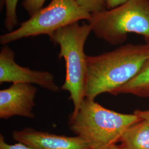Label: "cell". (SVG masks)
I'll use <instances>...</instances> for the list:
<instances>
[{
	"label": "cell",
	"instance_id": "6da1fadb",
	"mask_svg": "<svg viewBox=\"0 0 149 149\" xmlns=\"http://www.w3.org/2000/svg\"><path fill=\"white\" fill-rule=\"evenodd\" d=\"M149 58V44L129 43L108 52L86 57L85 96L95 100L112 95L137 74Z\"/></svg>",
	"mask_w": 149,
	"mask_h": 149
},
{
	"label": "cell",
	"instance_id": "7a4b0ae2",
	"mask_svg": "<svg viewBox=\"0 0 149 149\" xmlns=\"http://www.w3.org/2000/svg\"><path fill=\"white\" fill-rule=\"evenodd\" d=\"M141 119L134 114H124L103 107L85 98L70 114V129L85 139L91 149H107L119 142L123 134Z\"/></svg>",
	"mask_w": 149,
	"mask_h": 149
},
{
	"label": "cell",
	"instance_id": "3957f363",
	"mask_svg": "<svg viewBox=\"0 0 149 149\" xmlns=\"http://www.w3.org/2000/svg\"><path fill=\"white\" fill-rule=\"evenodd\" d=\"M88 24L96 37L111 45L124 43L134 33L149 44V0H129L111 10L92 14Z\"/></svg>",
	"mask_w": 149,
	"mask_h": 149
},
{
	"label": "cell",
	"instance_id": "277c9868",
	"mask_svg": "<svg viewBox=\"0 0 149 149\" xmlns=\"http://www.w3.org/2000/svg\"><path fill=\"white\" fill-rule=\"evenodd\" d=\"M92 27L89 24L76 22L54 33L52 42L59 45V58L66 64V76L61 89L70 93L74 104L73 112L79 108L85 98V83L86 57L84 46Z\"/></svg>",
	"mask_w": 149,
	"mask_h": 149
},
{
	"label": "cell",
	"instance_id": "5b68a950",
	"mask_svg": "<svg viewBox=\"0 0 149 149\" xmlns=\"http://www.w3.org/2000/svg\"><path fill=\"white\" fill-rule=\"evenodd\" d=\"M91 15L81 7L76 0H52L45 8L37 11L15 31L0 37V43L5 45L24 38L48 35L50 40L59 29L80 20L89 21Z\"/></svg>",
	"mask_w": 149,
	"mask_h": 149
},
{
	"label": "cell",
	"instance_id": "8992f818",
	"mask_svg": "<svg viewBox=\"0 0 149 149\" xmlns=\"http://www.w3.org/2000/svg\"><path fill=\"white\" fill-rule=\"evenodd\" d=\"M15 54L7 45H3L0 52V84L10 82L37 85L47 90L58 92L59 86L55 77L48 71L32 70L17 64Z\"/></svg>",
	"mask_w": 149,
	"mask_h": 149
},
{
	"label": "cell",
	"instance_id": "52a82bcc",
	"mask_svg": "<svg viewBox=\"0 0 149 149\" xmlns=\"http://www.w3.org/2000/svg\"><path fill=\"white\" fill-rule=\"evenodd\" d=\"M37 88L29 84H13L0 91V118L8 119L15 116L33 119Z\"/></svg>",
	"mask_w": 149,
	"mask_h": 149
},
{
	"label": "cell",
	"instance_id": "ba28073f",
	"mask_svg": "<svg viewBox=\"0 0 149 149\" xmlns=\"http://www.w3.org/2000/svg\"><path fill=\"white\" fill-rule=\"evenodd\" d=\"M12 138L32 149H91L85 140L79 136L56 135L33 128L15 130Z\"/></svg>",
	"mask_w": 149,
	"mask_h": 149
},
{
	"label": "cell",
	"instance_id": "9c48e42d",
	"mask_svg": "<svg viewBox=\"0 0 149 149\" xmlns=\"http://www.w3.org/2000/svg\"><path fill=\"white\" fill-rule=\"evenodd\" d=\"M120 144L128 149H149V126L143 120L134 123L123 134Z\"/></svg>",
	"mask_w": 149,
	"mask_h": 149
},
{
	"label": "cell",
	"instance_id": "30bf717a",
	"mask_svg": "<svg viewBox=\"0 0 149 149\" xmlns=\"http://www.w3.org/2000/svg\"><path fill=\"white\" fill-rule=\"evenodd\" d=\"M121 94L149 98V58L132 80L115 91L112 95L117 96Z\"/></svg>",
	"mask_w": 149,
	"mask_h": 149
},
{
	"label": "cell",
	"instance_id": "8fae6325",
	"mask_svg": "<svg viewBox=\"0 0 149 149\" xmlns=\"http://www.w3.org/2000/svg\"><path fill=\"white\" fill-rule=\"evenodd\" d=\"M4 1L6 6L5 27L11 32L17 23L16 10L18 0Z\"/></svg>",
	"mask_w": 149,
	"mask_h": 149
},
{
	"label": "cell",
	"instance_id": "7c38bea8",
	"mask_svg": "<svg viewBox=\"0 0 149 149\" xmlns=\"http://www.w3.org/2000/svg\"><path fill=\"white\" fill-rule=\"evenodd\" d=\"M77 4L91 15L106 10L105 0H76Z\"/></svg>",
	"mask_w": 149,
	"mask_h": 149
},
{
	"label": "cell",
	"instance_id": "4fadbf2b",
	"mask_svg": "<svg viewBox=\"0 0 149 149\" xmlns=\"http://www.w3.org/2000/svg\"><path fill=\"white\" fill-rule=\"evenodd\" d=\"M46 0H24L22 5L29 16H32L37 11L42 8Z\"/></svg>",
	"mask_w": 149,
	"mask_h": 149
},
{
	"label": "cell",
	"instance_id": "5bb4252c",
	"mask_svg": "<svg viewBox=\"0 0 149 149\" xmlns=\"http://www.w3.org/2000/svg\"><path fill=\"white\" fill-rule=\"evenodd\" d=\"M0 149H32L27 145L18 143L15 144H8L6 143L3 136L0 135Z\"/></svg>",
	"mask_w": 149,
	"mask_h": 149
},
{
	"label": "cell",
	"instance_id": "9a60e30c",
	"mask_svg": "<svg viewBox=\"0 0 149 149\" xmlns=\"http://www.w3.org/2000/svg\"><path fill=\"white\" fill-rule=\"evenodd\" d=\"M133 113L137 117H138L140 119L145 121L149 126V109H136L134 111Z\"/></svg>",
	"mask_w": 149,
	"mask_h": 149
},
{
	"label": "cell",
	"instance_id": "2e32d148",
	"mask_svg": "<svg viewBox=\"0 0 149 149\" xmlns=\"http://www.w3.org/2000/svg\"><path fill=\"white\" fill-rule=\"evenodd\" d=\"M129 0H105L106 10H111L127 2Z\"/></svg>",
	"mask_w": 149,
	"mask_h": 149
},
{
	"label": "cell",
	"instance_id": "e0dca14e",
	"mask_svg": "<svg viewBox=\"0 0 149 149\" xmlns=\"http://www.w3.org/2000/svg\"><path fill=\"white\" fill-rule=\"evenodd\" d=\"M107 149H128L125 148V146H124L121 144H113L112 145H111L110 146H109Z\"/></svg>",
	"mask_w": 149,
	"mask_h": 149
}]
</instances>
